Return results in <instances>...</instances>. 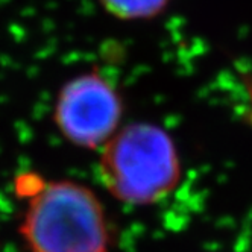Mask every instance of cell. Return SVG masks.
Segmentation results:
<instances>
[{"instance_id":"6da1fadb","label":"cell","mask_w":252,"mask_h":252,"mask_svg":"<svg viewBox=\"0 0 252 252\" xmlns=\"http://www.w3.org/2000/svg\"><path fill=\"white\" fill-rule=\"evenodd\" d=\"M19 223L26 252H113L116 232L102 201L71 179L25 178Z\"/></svg>"},{"instance_id":"7a4b0ae2","label":"cell","mask_w":252,"mask_h":252,"mask_svg":"<svg viewBox=\"0 0 252 252\" xmlns=\"http://www.w3.org/2000/svg\"><path fill=\"white\" fill-rule=\"evenodd\" d=\"M99 176L117 201L152 205L181 181V163L172 137L157 125L131 123L119 129L102 148Z\"/></svg>"},{"instance_id":"3957f363","label":"cell","mask_w":252,"mask_h":252,"mask_svg":"<svg viewBox=\"0 0 252 252\" xmlns=\"http://www.w3.org/2000/svg\"><path fill=\"white\" fill-rule=\"evenodd\" d=\"M122 113L123 105L114 87L97 71H90L63 85L53 119L70 143L99 149L119 131Z\"/></svg>"},{"instance_id":"277c9868","label":"cell","mask_w":252,"mask_h":252,"mask_svg":"<svg viewBox=\"0 0 252 252\" xmlns=\"http://www.w3.org/2000/svg\"><path fill=\"white\" fill-rule=\"evenodd\" d=\"M111 15L122 20H146L163 12L170 0H99Z\"/></svg>"}]
</instances>
